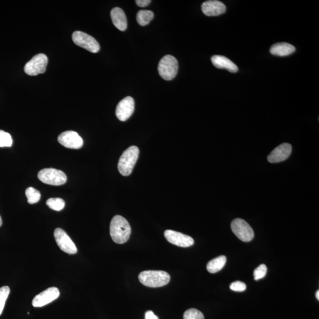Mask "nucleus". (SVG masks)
Masks as SVG:
<instances>
[{"label":"nucleus","instance_id":"obj_1","mask_svg":"<svg viewBox=\"0 0 319 319\" xmlns=\"http://www.w3.org/2000/svg\"><path fill=\"white\" fill-rule=\"evenodd\" d=\"M110 230L112 239L118 244L127 242L132 233L130 223L120 215H116L111 220Z\"/></svg>","mask_w":319,"mask_h":319},{"label":"nucleus","instance_id":"obj_2","mask_svg":"<svg viewBox=\"0 0 319 319\" xmlns=\"http://www.w3.org/2000/svg\"><path fill=\"white\" fill-rule=\"evenodd\" d=\"M138 279L147 287H161L170 282V275L164 271L148 270L140 272Z\"/></svg>","mask_w":319,"mask_h":319},{"label":"nucleus","instance_id":"obj_3","mask_svg":"<svg viewBox=\"0 0 319 319\" xmlns=\"http://www.w3.org/2000/svg\"><path fill=\"white\" fill-rule=\"evenodd\" d=\"M138 155L139 149L134 146L130 147L122 153L118 165V170L122 176H129L132 173Z\"/></svg>","mask_w":319,"mask_h":319},{"label":"nucleus","instance_id":"obj_4","mask_svg":"<svg viewBox=\"0 0 319 319\" xmlns=\"http://www.w3.org/2000/svg\"><path fill=\"white\" fill-rule=\"evenodd\" d=\"M179 69L177 60L171 55H166L160 60L158 71L161 77L166 81L173 80Z\"/></svg>","mask_w":319,"mask_h":319},{"label":"nucleus","instance_id":"obj_5","mask_svg":"<svg viewBox=\"0 0 319 319\" xmlns=\"http://www.w3.org/2000/svg\"><path fill=\"white\" fill-rule=\"evenodd\" d=\"M37 177L41 182L52 186H61L67 181V176L64 171L53 168L42 169Z\"/></svg>","mask_w":319,"mask_h":319},{"label":"nucleus","instance_id":"obj_6","mask_svg":"<svg viewBox=\"0 0 319 319\" xmlns=\"http://www.w3.org/2000/svg\"><path fill=\"white\" fill-rule=\"evenodd\" d=\"M48 63V58L45 54L39 53L35 55L31 61L27 63L24 70L26 74L36 76L45 73Z\"/></svg>","mask_w":319,"mask_h":319},{"label":"nucleus","instance_id":"obj_7","mask_svg":"<svg viewBox=\"0 0 319 319\" xmlns=\"http://www.w3.org/2000/svg\"><path fill=\"white\" fill-rule=\"evenodd\" d=\"M73 42L90 52L97 53L100 50V46L97 40L85 33L76 31L72 34Z\"/></svg>","mask_w":319,"mask_h":319},{"label":"nucleus","instance_id":"obj_8","mask_svg":"<svg viewBox=\"0 0 319 319\" xmlns=\"http://www.w3.org/2000/svg\"><path fill=\"white\" fill-rule=\"evenodd\" d=\"M232 231L238 238L243 242L252 241L254 233L251 226L242 219H235L231 223Z\"/></svg>","mask_w":319,"mask_h":319},{"label":"nucleus","instance_id":"obj_9","mask_svg":"<svg viewBox=\"0 0 319 319\" xmlns=\"http://www.w3.org/2000/svg\"><path fill=\"white\" fill-rule=\"evenodd\" d=\"M54 236L57 244L63 252L69 254H75L77 253L78 249L74 242L62 229L56 228L54 231Z\"/></svg>","mask_w":319,"mask_h":319},{"label":"nucleus","instance_id":"obj_10","mask_svg":"<svg viewBox=\"0 0 319 319\" xmlns=\"http://www.w3.org/2000/svg\"><path fill=\"white\" fill-rule=\"evenodd\" d=\"M58 140L61 145L70 149H80L84 144L83 139L73 131L62 133L59 135Z\"/></svg>","mask_w":319,"mask_h":319},{"label":"nucleus","instance_id":"obj_11","mask_svg":"<svg viewBox=\"0 0 319 319\" xmlns=\"http://www.w3.org/2000/svg\"><path fill=\"white\" fill-rule=\"evenodd\" d=\"M165 237L170 243L180 247L187 248L194 244V239L189 235L173 230H166Z\"/></svg>","mask_w":319,"mask_h":319},{"label":"nucleus","instance_id":"obj_12","mask_svg":"<svg viewBox=\"0 0 319 319\" xmlns=\"http://www.w3.org/2000/svg\"><path fill=\"white\" fill-rule=\"evenodd\" d=\"M59 296L60 292L58 288H48L34 297L32 301V305L34 307H41L46 306V305L55 301Z\"/></svg>","mask_w":319,"mask_h":319},{"label":"nucleus","instance_id":"obj_13","mask_svg":"<svg viewBox=\"0 0 319 319\" xmlns=\"http://www.w3.org/2000/svg\"><path fill=\"white\" fill-rule=\"evenodd\" d=\"M134 100L131 97H127L121 100L116 108V116L120 121H125L130 118L134 111Z\"/></svg>","mask_w":319,"mask_h":319},{"label":"nucleus","instance_id":"obj_14","mask_svg":"<svg viewBox=\"0 0 319 319\" xmlns=\"http://www.w3.org/2000/svg\"><path fill=\"white\" fill-rule=\"evenodd\" d=\"M292 151V147L290 144H280L272 151L267 157V160L271 163L283 162L287 159Z\"/></svg>","mask_w":319,"mask_h":319},{"label":"nucleus","instance_id":"obj_15","mask_svg":"<svg viewBox=\"0 0 319 319\" xmlns=\"http://www.w3.org/2000/svg\"><path fill=\"white\" fill-rule=\"evenodd\" d=\"M226 8L223 2L217 0H210L201 5V10L207 16H218L226 12Z\"/></svg>","mask_w":319,"mask_h":319},{"label":"nucleus","instance_id":"obj_16","mask_svg":"<svg viewBox=\"0 0 319 319\" xmlns=\"http://www.w3.org/2000/svg\"><path fill=\"white\" fill-rule=\"evenodd\" d=\"M213 65L218 69H225L232 73L238 72V68L230 59L221 55L213 56L211 58Z\"/></svg>","mask_w":319,"mask_h":319},{"label":"nucleus","instance_id":"obj_17","mask_svg":"<svg viewBox=\"0 0 319 319\" xmlns=\"http://www.w3.org/2000/svg\"><path fill=\"white\" fill-rule=\"evenodd\" d=\"M111 17L114 25L120 31H125L127 28V19L124 11L119 7L111 10Z\"/></svg>","mask_w":319,"mask_h":319},{"label":"nucleus","instance_id":"obj_18","mask_svg":"<svg viewBox=\"0 0 319 319\" xmlns=\"http://www.w3.org/2000/svg\"><path fill=\"white\" fill-rule=\"evenodd\" d=\"M295 50V47L287 43H278L272 45L270 48V53L279 56L290 55Z\"/></svg>","mask_w":319,"mask_h":319},{"label":"nucleus","instance_id":"obj_19","mask_svg":"<svg viewBox=\"0 0 319 319\" xmlns=\"http://www.w3.org/2000/svg\"><path fill=\"white\" fill-rule=\"evenodd\" d=\"M226 263V257L224 255L219 256L216 258L213 259L207 264L206 268L210 273H216L221 270Z\"/></svg>","mask_w":319,"mask_h":319},{"label":"nucleus","instance_id":"obj_20","mask_svg":"<svg viewBox=\"0 0 319 319\" xmlns=\"http://www.w3.org/2000/svg\"><path fill=\"white\" fill-rule=\"evenodd\" d=\"M154 18V13L150 10H140L137 15V20L141 26H147Z\"/></svg>","mask_w":319,"mask_h":319},{"label":"nucleus","instance_id":"obj_21","mask_svg":"<svg viewBox=\"0 0 319 319\" xmlns=\"http://www.w3.org/2000/svg\"><path fill=\"white\" fill-rule=\"evenodd\" d=\"M27 201L30 204H34L40 200L41 194L39 190L32 187L27 188L26 190Z\"/></svg>","mask_w":319,"mask_h":319},{"label":"nucleus","instance_id":"obj_22","mask_svg":"<svg viewBox=\"0 0 319 319\" xmlns=\"http://www.w3.org/2000/svg\"><path fill=\"white\" fill-rule=\"evenodd\" d=\"M46 204L54 211H61L65 208V202L61 198H50L46 201Z\"/></svg>","mask_w":319,"mask_h":319},{"label":"nucleus","instance_id":"obj_23","mask_svg":"<svg viewBox=\"0 0 319 319\" xmlns=\"http://www.w3.org/2000/svg\"><path fill=\"white\" fill-rule=\"evenodd\" d=\"M10 292V289L8 286H4L0 288V316L3 312L5 302Z\"/></svg>","mask_w":319,"mask_h":319},{"label":"nucleus","instance_id":"obj_24","mask_svg":"<svg viewBox=\"0 0 319 319\" xmlns=\"http://www.w3.org/2000/svg\"><path fill=\"white\" fill-rule=\"evenodd\" d=\"M12 144V137L10 134L0 130V147H10Z\"/></svg>","mask_w":319,"mask_h":319},{"label":"nucleus","instance_id":"obj_25","mask_svg":"<svg viewBox=\"0 0 319 319\" xmlns=\"http://www.w3.org/2000/svg\"><path fill=\"white\" fill-rule=\"evenodd\" d=\"M184 319H204L203 313L196 309H190L185 312Z\"/></svg>","mask_w":319,"mask_h":319},{"label":"nucleus","instance_id":"obj_26","mask_svg":"<svg viewBox=\"0 0 319 319\" xmlns=\"http://www.w3.org/2000/svg\"><path fill=\"white\" fill-rule=\"evenodd\" d=\"M267 272V268L265 264H261L257 267L253 271V276L255 280H259L263 279L266 276Z\"/></svg>","mask_w":319,"mask_h":319},{"label":"nucleus","instance_id":"obj_27","mask_svg":"<svg viewBox=\"0 0 319 319\" xmlns=\"http://www.w3.org/2000/svg\"><path fill=\"white\" fill-rule=\"evenodd\" d=\"M231 290L234 291H238V292H242L246 290L247 285L243 282H235L231 284L230 285Z\"/></svg>","mask_w":319,"mask_h":319},{"label":"nucleus","instance_id":"obj_28","mask_svg":"<svg viewBox=\"0 0 319 319\" xmlns=\"http://www.w3.org/2000/svg\"><path fill=\"white\" fill-rule=\"evenodd\" d=\"M151 0H137V1H135L136 4H137L138 6L141 7L147 6V5L151 3Z\"/></svg>","mask_w":319,"mask_h":319},{"label":"nucleus","instance_id":"obj_29","mask_svg":"<svg viewBox=\"0 0 319 319\" xmlns=\"http://www.w3.org/2000/svg\"><path fill=\"white\" fill-rule=\"evenodd\" d=\"M145 319H159V318L152 311L149 310L146 313Z\"/></svg>","mask_w":319,"mask_h":319},{"label":"nucleus","instance_id":"obj_30","mask_svg":"<svg viewBox=\"0 0 319 319\" xmlns=\"http://www.w3.org/2000/svg\"><path fill=\"white\" fill-rule=\"evenodd\" d=\"M316 299H317L318 300V301H319V290L316 291Z\"/></svg>","mask_w":319,"mask_h":319},{"label":"nucleus","instance_id":"obj_31","mask_svg":"<svg viewBox=\"0 0 319 319\" xmlns=\"http://www.w3.org/2000/svg\"><path fill=\"white\" fill-rule=\"evenodd\" d=\"M2 224V220L1 216H0V226H1Z\"/></svg>","mask_w":319,"mask_h":319}]
</instances>
